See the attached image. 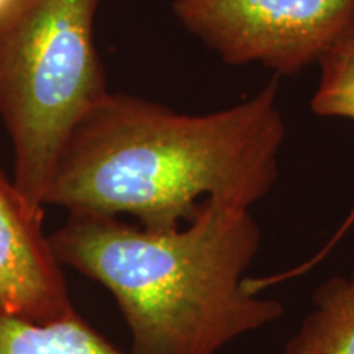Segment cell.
Here are the masks:
<instances>
[{
	"label": "cell",
	"mask_w": 354,
	"mask_h": 354,
	"mask_svg": "<svg viewBox=\"0 0 354 354\" xmlns=\"http://www.w3.org/2000/svg\"><path fill=\"white\" fill-rule=\"evenodd\" d=\"M281 354H354V268L317 287Z\"/></svg>",
	"instance_id": "obj_6"
},
{
	"label": "cell",
	"mask_w": 354,
	"mask_h": 354,
	"mask_svg": "<svg viewBox=\"0 0 354 354\" xmlns=\"http://www.w3.org/2000/svg\"><path fill=\"white\" fill-rule=\"evenodd\" d=\"M284 141L277 82L205 115L109 92L71 133L44 205L156 232L192 221L207 201L251 210L277 183Z\"/></svg>",
	"instance_id": "obj_1"
},
{
	"label": "cell",
	"mask_w": 354,
	"mask_h": 354,
	"mask_svg": "<svg viewBox=\"0 0 354 354\" xmlns=\"http://www.w3.org/2000/svg\"><path fill=\"white\" fill-rule=\"evenodd\" d=\"M180 25L227 64L295 74L354 32V0H174Z\"/></svg>",
	"instance_id": "obj_4"
},
{
	"label": "cell",
	"mask_w": 354,
	"mask_h": 354,
	"mask_svg": "<svg viewBox=\"0 0 354 354\" xmlns=\"http://www.w3.org/2000/svg\"><path fill=\"white\" fill-rule=\"evenodd\" d=\"M43 218L0 167V312L39 323L76 313Z\"/></svg>",
	"instance_id": "obj_5"
},
{
	"label": "cell",
	"mask_w": 354,
	"mask_h": 354,
	"mask_svg": "<svg viewBox=\"0 0 354 354\" xmlns=\"http://www.w3.org/2000/svg\"><path fill=\"white\" fill-rule=\"evenodd\" d=\"M0 354H127L102 338L77 313L30 322L0 312Z\"/></svg>",
	"instance_id": "obj_7"
},
{
	"label": "cell",
	"mask_w": 354,
	"mask_h": 354,
	"mask_svg": "<svg viewBox=\"0 0 354 354\" xmlns=\"http://www.w3.org/2000/svg\"><path fill=\"white\" fill-rule=\"evenodd\" d=\"M50 245L63 268L112 294L130 354H218L284 317L277 299L250 287L263 232L248 209L207 201L192 221L166 232L68 214Z\"/></svg>",
	"instance_id": "obj_2"
},
{
	"label": "cell",
	"mask_w": 354,
	"mask_h": 354,
	"mask_svg": "<svg viewBox=\"0 0 354 354\" xmlns=\"http://www.w3.org/2000/svg\"><path fill=\"white\" fill-rule=\"evenodd\" d=\"M318 64L322 79L312 110L320 117L354 120V32L339 39Z\"/></svg>",
	"instance_id": "obj_8"
},
{
	"label": "cell",
	"mask_w": 354,
	"mask_h": 354,
	"mask_svg": "<svg viewBox=\"0 0 354 354\" xmlns=\"http://www.w3.org/2000/svg\"><path fill=\"white\" fill-rule=\"evenodd\" d=\"M99 0H8L0 7V122L13 183L38 209L71 133L109 94L95 46Z\"/></svg>",
	"instance_id": "obj_3"
},
{
	"label": "cell",
	"mask_w": 354,
	"mask_h": 354,
	"mask_svg": "<svg viewBox=\"0 0 354 354\" xmlns=\"http://www.w3.org/2000/svg\"><path fill=\"white\" fill-rule=\"evenodd\" d=\"M7 2H8V0H0V7H2L3 3H7Z\"/></svg>",
	"instance_id": "obj_9"
}]
</instances>
